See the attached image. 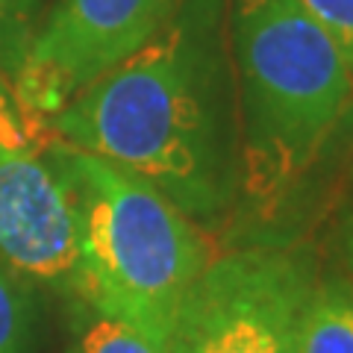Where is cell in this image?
Listing matches in <instances>:
<instances>
[{
	"label": "cell",
	"instance_id": "6da1fadb",
	"mask_svg": "<svg viewBox=\"0 0 353 353\" xmlns=\"http://www.w3.org/2000/svg\"><path fill=\"white\" fill-rule=\"evenodd\" d=\"M50 132L141 176L197 227L241 203V130L230 0H176L139 53L48 121Z\"/></svg>",
	"mask_w": 353,
	"mask_h": 353
},
{
	"label": "cell",
	"instance_id": "8992f818",
	"mask_svg": "<svg viewBox=\"0 0 353 353\" xmlns=\"http://www.w3.org/2000/svg\"><path fill=\"white\" fill-rule=\"evenodd\" d=\"M176 0H59L21 59L15 103L48 121L162 30Z\"/></svg>",
	"mask_w": 353,
	"mask_h": 353
},
{
	"label": "cell",
	"instance_id": "7c38bea8",
	"mask_svg": "<svg viewBox=\"0 0 353 353\" xmlns=\"http://www.w3.org/2000/svg\"><path fill=\"white\" fill-rule=\"evenodd\" d=\"M9 3V12H18V9H24V6H30L32 0H6Z\"/></svg>",
	"mask_w": 353,
	"mask_h": 353
},
{
	"label": "cell",
	"instance_id": "52a82bcc",
	"mask_svg": "<svg viewBox=\"0 0 353 353\" xmlns=\"http://www.w3.org/2000/svg\"><path fill=\"white\" fill-rule=\"evenodd\" d=\"M301 353H353V283L327 265L306 306Z\"/></svg>",
	"mask_w": 353,
	"mask_h": 353
},
{
	"label": "cell",
	"instance_id": "3957f363",
	"mask_svg": "<svg viewBox=\"0 0 353 353\" xmlns=\"http://www.w3.org/2000/svg\"><path fill=\"white\" fill-rule=\"evenodd\" d=\"M77 209L74 297L168 345L185 292L215 256L203 227L141 176L50 136Z\"/></svg>",
	"mask_w": 353,
	"mask_h": 353
},
{
	"label": "cell",
	"instance_id": "9c48e42d",
	"mask_svg": "<svg viewBox=\"0 0 353 353\" xmlns=\"http://www.w3.org/2000/svg\"><path fill=\"white\" fill-rule=\"evenodd\" d=\"M32 330V301L24 277L0 262V353H24Z\"/></svg>",
	"mask_w": 353,
	"mask_h": 353
},
{
	"label": "cell",
	"instance_id": "7a4b0ae2",
	"mask_svg": "<svg viewBox=\"0 0 353 353\" xmlns=\"http://www.w3.org/2000/svg\"><path fill=\"white\" fill-rule=\"evenodd\" d=\"M241 201L274 212L353 115V77L297 0H230Z\"/></svg>",
	"mask_w": 353,
	"mask_h": 353
},
{
	"label": "cell",
	"instance_id": "4fadbf2b",
	"mask_svg": "<svg viewBox=\"0 0 353 353\" xmlns=\"http://www.w3.org/2000/svg\"><path fill=\"white\" fill-rule=\"evenodd\" d=\"M3 15H9V3H6V0H0V18H3Z\"/></svg>",
	"mask_w": 353,
	"mask_h": 353
},
{
	"label": "cell",
	"instance_id": "5b68a950",
	"mask_svg": "<svg viewBox=\"0 0 353 353\" xmlns=\"http://www.w3.org/2000/svg\"><path fill=\"white\" fill-rule=\"evenodd\" d=\"M0 262L74 294L77 209L50 139L0 83Z\"/></svg>",
	"mask_w": 353,
	"mask_h": 353
},
{
	"label": "cell",
	"instance_id": "277c9868",
	"mask_svg": "<svg viewBox=\"0 0 353 353\" xmlns=\"http://www.w3.org/2000/svg\"><path fill=\"white\" fill-rule=\"evenodd\" d=\"M321 265L306 241L215 253L176 309L165 353H301Z\"/></svg>",
	"mask_w": 353,
	"mask_h": 353
},
{
	"label": "cell",
	"instance_id": "8fae6325",
	"mask_svg": "<svg viewBox=\"0 0 353 353\" xmlns=\"http://www.w3.org/2000/svg\"><path fill=\"white\" fill-rule=\"evenodd\" d=\"M83 353H165V347L127 324L94 315V321L85 327Z\"/></svg>",
	"mask_w": 353,
	"mask_h": 353
},
{
	"label": "cell",
	"instance_id": "ba28073f",
	"mask_svg": "<svg viewBox=\"0 0 353 353\" xmlns=\"http://www.w3.org/2000/svg\"><path fill=\"white\" fill-rule=\"evenodd\" d=\"M324 265L353 283V148L347 153L345 171H341L339 189L333 197V206L327 212L324 241H321Z\"/></svg>",
	"mask_w": 353,
	"mask_h": 353
},
{
	"label": "cell",
	"instance_id": "30bf717a",
	"mask_svg": "<svg viewBox=\"0 0 353 353\" xmlns=\"http://www.w3.org/2000/svg\"><path fill=\"white\" fill-rule=\"evenodd\" d=\"M297 3L327 32L353 77V0H297Z\"/></svg>",
	"mask_w": 353,
	"mask_h": 353
}]
</instances>
